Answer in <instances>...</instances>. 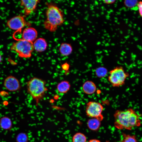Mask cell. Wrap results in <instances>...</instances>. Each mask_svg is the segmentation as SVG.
Returning <instances> with one entry per match:
<instances>
[{"mask_svg":"<svg viewBox=\"0 0 142 142\" xmlns=\"http://www.w3.org/2000/svg\"><path fill=\"white\" fill-rule=\"evenodd\" d=\"M114 116V126L118 129L131 130L141 125L139 116L131 108L124 110H117Z\"/></svg>","mask_w":142,"mask_h":142,"instance_id":"1","label":"cell"},{"mask_svg":"<svg viewBox=\"0 0 142 142\" xmlns=\"http://www.w3.org/2000/svg\"><path fill=\"white\" fill-rule=\"evenodd\" d=\"M46 19L44 23V28L51 32L55 31L64 21L63 13L58 7L49 4L46 12Z\"/></svg>","mask_w":142,"mask_h":142,"instance_id":"2","label":"cell"},{"mask_svg":"<svg viewBox=\"0 0 142 142\" xmlns=\"http://www.w3.org/2000/svg\"><path fill=\"white\" fill-rule=\"evenodd\" d=\"M46 84L45 80L36 77L32 78L27 82V92L37 105L44 98L48 90Z\"/></svg>","mask_w":142,"mask_h":142,"instance_id":"3","label":"cell"},{"mask_svg":"<svg viewBox=\"0 0 142 142\" xmlns=\"http://www.w3.org/2000/svg\"><path fill=\"white\" fill-rule=\"evenodd\" d=\"M10 49L15 51L20 57L28 58L31 56L34 48L33 42L22 39L13 43Z\"/></svg>","mask_w":142,"mask_h":142,"instance_id":"4","label":"cell"},{"mask_svg":"<svg viewBox=\"0 0 142 142\" xmlns=\"http://www.w3.org/2000/svg\"><path fill=\"white\" fill-rule=\"evenodd\" d=\"M129 74L125 72L123 67L117 66L109 72L108 80L114 87H119L124 85Z\"/></svg>","mask_w":142,"mask_h":142,"instance_id":"5","label":"cell"},{"mask_svg":"<svg viewBox=\"0 0 142 142\" xmlns=\"http://www.w3.org/2000/svg\"><path fill=\"white\" fill-rule=\"evenodd\" d=\"M104 109L103 106L100 103L90 101L86 104L85 112L88 117L97 119L101 121L103 119L102 113Z\"/></svg>","mask_w":142,"mask_h":142,"instance_id":"6","label":"cell"},{"mask_svg":"<svg viewBox=\"0 0 142 142\" xmlns=\"http://www.w3.org/2000/svg\"><path fill=\"white\" fill-rule=\"evenodd\" d=\"M26 24L24 16L21 15L13 17L7 22V25L9 28L19 32H21Z\"/></svg>","mask_w":142,"mask_h":142,"instance_id":"7","label":"cell"},{"mask_svg":"<svg viewBox=\"0 0 142 142\" xmlns=\"http://www.w3.org/2000/svg\"><path fill=\"white\" fill-rule=\"evenodd\" d=\"M5 88L11 92H14L19 90L20 88V82L15 77L10 75L7 77L4 82Z\"/></svg>","mask_w":142,"mask_h":142,"instance_id":"8","label":"cell"},{"mask_svg":"<svg viewBox=\"0 0 142 142\" xmlns=\"http://www.w3.org/2000/svg\"><path fill=\"white\" fill-rule=\"evenodd\" d=\"M39 2V1L38 0H21V4L23 7L24 15H28L32 13L36 9Z\"/></svg>","mask_w":142,"mask_h":142,"instance_id":"9","label":"cell"},{"mask_svg":"<svg viewBox=\"0 0 142 142\" xmlns=\"http://www.w3.org/2000/svg\"><path fill=\"white\" fill-rule=\"evenodd\" d=\"M37 35V31L34 28L31 27L27 28L23 32L22 39L33 43L36 39Z\"/></svg>","mask_w":142,"mask_h":142,"instance_id":"10","label":"cell"},{"mask_svg":"<svg viewBox=\"0 0 142 142\" xmlns=\"http://www.w3.org/2000/svg\"><path fill=\"white\" fill-rule=\"evenodd\" d=\"M33 43L34 49L39 52L45 50L47 46L46 40L43 38H40L37 39Z\"/></svg>","mask_w":142,"mask_h":142,"instance_id":"11","label":"cell"},{"mask_svg":"<svg viewBox=\"0 0 142 142\" xmlns=\"http://www.w3.org/2000/svg\"><path fill=\"white\" fill-rule=\"evenodd\" d=\"M82 89L84 93L90 95L93 94L95 92L97 87L93 82L87 80L83 84Z\"/></svg>","mask_w":142,"mask_h":142,"instance_id":"12","label":"cell"},{"mask_svg":"<svg viewBox=\"0 0 142 142\" xmlns=\"http://www.w3.org/2000/svg\"><path fill=\"white\" fill-rule=\"evenodd\" d=\"M56 87L57 91L59 93L61 94H65L70 90L71 85L68 81L63 80L59 83Z\"/></svg>","mask_w":142,"mask_h":142,"instance_id":"13","label":"cell"},{"mask_svg":"<svg viewBox=\"0 0 142 142\" xmlns=\"http://www.w3.org/2000/svg\"><path fill=\"white\" fill-rule=\"evenodd\" d=\"M101 121L95 118H91L87 122V126L90 130L97 131L99 128L101 124Z\"/></svg>","mask_w":142,"mask_h":142,"instance_id":"14","label":"cell"},{"mask_svg":"<svg viewBox=\"0 0 142 142\" xmlns=\"http://www.w3.org/2000/svg\"><path fill=\"white\" fill-rule=\"evenodd\" d=\"M59 51L62 55L64 56H68L72 53V48L70 44L67 43H63L60 46Z\"/></svg>","mask_w":142,"mask_h":142,"instance_id":"15","label":"cell"},{"mask_svg":"<svg viewBox=\"0 0 142 142\" xmlns=\"http://www.w3.org/2000/svg\"><path fill=\"white\" fill-rule=\"evenodd\" d=\"M0 126L2 129H10L12 126L11 122L8 117H5L1 119Z\"/></svg>","mask_w":142,"mask_h":142,"instance_id":"16","label":"cell"},{"mask_svg":"<svg viewBox=\"0 0 142 142\" xmlns=\"http://www.w3.org/2000/svg\"><path fill=\"white\" fill-rule=\"evenodd\" d=\"M87 138L83 133L77 132L75 133L72 138V142H87Z\"/></svg>","mask_w":142,"mask_h":142,"instance_id":"17","label":"cell"},{"mask_svg":"<svg viewBox=\"0 0 142 142\" xmlns=\"http://www.w3.org/2000/svg\"><path fill=\"white\" fill-rule=\"evenodd\" d=\"M107 72V69L103 67H98L95 70V74L96 76L99 78H102L105 77Z\"/></svg>","mask_w":142,"mask_h":142,"instance_id":"18","label":"cell"},{"mask_svg":"<svg viewBox=\"0 0 142 142\" xmlns=\"http://www.w3.org/2000/svg\"><path fill=\"white\" fill-rule=\"evenodd\" d=\"M122 142H137L135 136L134 135H131L124 133L122 134Z\"/></svg>","mask_w":142,"mask_h":142,"instance_id":"19","label":"cell"},{"mask_svg":"<svg viewBox=\"0 0 142 142\" xmlns=\"http://www.w3.org/2000/svg\"><path fill=\"white\" fill-rule=\"evenodd\" d=\"M124 3L126 7L131 8L138 4V2L137 0H125Z\"/></svg>","mask_w":142,"mask_h":142,"instance_id":"20","label":"cell"},{"mask_svg":"<svg viewBox=\"0 0 142 142\" xmlns=\"http://www.w3.org/2000/svg\"><path fill=\"white\" fill-rule=\"evenodd\" d=\"M17 139L18 142H27L28 140L27 136L24 133H21L19 134L17 136Z\"/></svg>","mask_w":142,"mask_h":142,"instance_id":"21","label":"cell"},{"mask_svg":"<svg viewBox=\"0 0 142 142\" xmlns=\"http://www.w3.org/2000/svg\"><path fill=\"white\" fill-rule=\"evenodd\" d=\"M62 69L65 72H68L69 69L70 65L67 63L66 62L63 64L61 65Z\"/></svg>","mask_w":142,"mask_h":142,"instance_id":"22","label":"cell"},{"mask_svg":"<svg viewBox=\"0 0 142 142\" xmlns=\"http://www.w3.org/2000/svg\"><path fill=\"white\" fill-rule=\"evenodd\" d=\"M138 8L139 13L140 16L142 17V1L138 2Z\"/></svg>","mask_w":142,"mask_h":142,"instance_id":"23","label":"cell"},{"mask_svg":"<svg viewBox=\"0 0 142 142\" xmlns=\"http://www.w3.org/2000/svg\"><path fill=\"white\" fill-rule=\"evenodd\" d=\"M103 2L106 4H110L114 3L115 2V0H104Z\"/></svg>","mask_w":142,"mask_h":142,"instance_id":"24","label":"cell"},{"mask_svg":"<svg viewBox=\"0 0 142 142\" xmlns=\"http://www.w3.org/2000/svg\"><path fill=\"white\" fill-rule=\"evenodd\" d=\"M88 142H101L100 140L96 139L90 140Z\"/></svg>","mask_w":142,"mask_h":142,"instance_id":"25","label":"cell"},{"mask_svg":"<svg viewBox=\"0 0 142 142\" xmlns=\"http://www.w3.org/2000/svg\"><path fill=\"white\" fill-rule=\"evenodd\" d=\"M2 58L1 54L0 53V63L2 61Z\"/></svg>","mask_w":142,"mask_h":142,"instance_id":"26","label":"cell"}]
</instances>
